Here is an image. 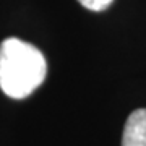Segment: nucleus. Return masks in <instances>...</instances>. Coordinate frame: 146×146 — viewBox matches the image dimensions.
<instances>
[{"label": "nucleus", "instance_id": "f257e3e1", "mask_svg": "<svg viewBox=\"0 0 146 146\" xmlns=\"http://www.w3.org/2000/svg\"><path fill=\"white\" fill-rule=\"evenodd\" d=\"M44 54L29 42L8 37L0 44V89L13 99H23L46 80Z\"/></svg>", "mask_w": 146, "mask_h": 146}, {"label": "nucleus", "instance_id": "f03ea898", "mask_svg": "<svg viewBox=\"0 0 146 146\" xmlns=\"http://www.w3.org/2000/svg\"><path fill=\"white\" fill-rule=\"evenodd\" d=\"M122 146H146V109L133 110L127 119Z\"/></svg>", "mask_w": 146, "mask_h": 146}, {"label": "nucleus", "instance_id": "7ed1b4c3", "mask_svg": "<svg viewBox=\"0 0 146 146\" xmlns=\"http://www.w3.org/2000/svg\"><path fill=\"white\" fill-rule=\"evenodd\" d=\"M78 2L91 11H104L112 5L114 0H78Z\"/></svg>", "mask_w": 146, "mask_h": 146}]
</instances>
